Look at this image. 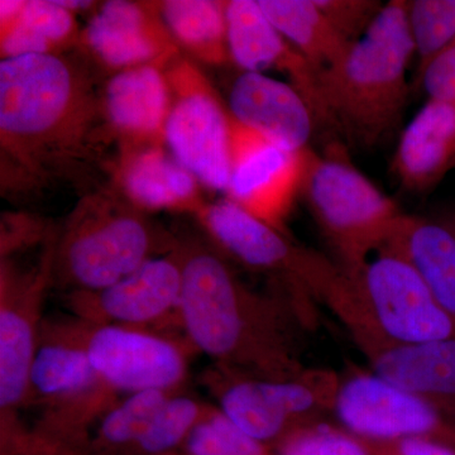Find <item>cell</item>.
<instances>
[{
	"mask_svg": "<svg viewBox=\"0 0 455 455\" xmlns=\"http://www.w3.org/2000/svg\"><path fill=\"white\" fill-rule=\"evenodd\" d=\"M103 85L86 57L2 60L3 199L33 202L62 187L82 196L112 181L119 143L104 113Z\"/></svg>",
	"mask_w": 455,
	"mask_h": 455,
	"instance_id": "cell-1",
	"label": "cell"
},
{
	"mask_svg": "<svg viewBox=\"0 0 455 455\" xmlns=\"http://www.w3.org/2000/svg\"><path fill=\"white\" fill-rule=\"evenodd\" d=\"M208 238V236H206ZM182 268L180 326L196 352L214 366L259 379H289L305 370L291 305L238 277L211 239L178 235Z\"/></svg>",
	"mask_w": 455,
	"mask_h": 455,
	"instance_id": "cell-2",
	"label": "cell"
},
{
	"mask_svg": "<svg viewBox=\"0 0 455 455\" xmlns=\"http://www.w3.org/2000/svg\"><path fill=\"white\" fill-rule=\"evenodd\" d=\"M414 56L407 0H390L363 37L317 74L323 125L364 149L379 148L400 136Z\"/></svg>",
	"mask_w": 455,
	"mask_h": 455,
	"instance_id": "cell-3",
	"label": "cell"
},
{
	"mask_svg": "<svg viewBox=\"0 0 455 455\" xmlns=\"http://www.w3.org/2000/svg\"><path fill=\"white\" fill-rule=\"evenodd\" d=\"M176 238L109 181L80 196L57 228L53 287L64 293L104 289L171 252Z\"/></svg>",
	"mask_w": 455,
	"mask_h": 455,
	"instance_id": "cell-4",
	"label": "cell"
},
{
	"mask_svg": "<svg viewBox=\"0 0 455 455\" xmlns=\"http://www.w3.org/2000/svg\"><path fill=\"white\" fill-rule=\"evenodd\" d=\"M323 304L363 353L455 338L453 317L440 307L414 266L390 247L355 274L340 269Z\"/></svg>",
	"mask_w": 455,
	"mask_h": 455,
	"instance_id": "cell-5",
	"label": "cell"
},
{
	"mask_svg": "<svg viewBox=\"0 0 455 455\" xmlns=\"http://www.w3.org/2000/svg\"><path fill=\"white\" fill-rule=\"evenodd\" d=\"M119 395L92 367L71 316L44 317L27 407L40 410V418L28 433L27 451L76 454Z\"/></svg>",
	"mask_w": 455,
	"mask_h": 455,
	"instance_id": "cell-6",
	"label": "cell"
},
{
	"mask_svg": "<svg viewBox=\"0 0 455 455\" xmlns=\"http://www.w3.org/2000/svg\"><path fill=\"white\" fill-rule=\"evenodd\" d=\"M347 275L388 247L405 212L355 166L340 143L311 154L302 196Z\"/></svg>",
	"mask_w": 455,
	"mask_h": 455,
	"instance_id": "cell-7",
	"label": "cell"
},
{
	"mask_svg": "<svg viewBox=\"0 0 455 455\" xmlns=\"http://www.w3.org/2000/svg\"><path fill=\"white\" fill-rule=\"evenodd\" d=\"M206 236L239 265L265 275L305 324L311 302L323 304L340 268L333 259L301 247L229 199L208 203L196 215Z\"/></svg>",
	"mask_w": 455,
	"mask_h": 455,
	"instance_id": "cell-8",
	"label": "cell"
},
{
	"mask_svg": "<svg viewBox=\"0 0 455 455\" xmlns=\"http://www.w3.org/2000/svg\"><path fill=\"white\" fill-rule=\"evenodd\" d=\"M56 232L37 263L0 259V430L5 454L25 451L22 421L28 407L29 379L44 325V305L53 287Z\"/></svg>",
	"mask_w": 455,
	"mask_h": 455,
	"instance_id": "cell-9",
	"label": "cell"
},
{
	"mask_svg": "<svg viewBox=\"0 0 455 455\" xmlns=\"http://www.w3.org/2000/svg\"><path fill=\"white\" fill-rule=\"evenodd\" d=\"M200 382L239 429L275 449L295 431L333 414L340 376L305 368L289 379H259L212 364Z\"/></svg>",
	"mask_w": 455,
	"mask_h": 455,
	"instance_id": "cell-10",
	"label": "cell"
},
{
	"mask_svg": "<svg viewBox=\"0 0 455 455\" xmlns=\"http://www.w3.org/2000/svg\"><path fill=\"white\" fill-rule=\"evenodd\" d=\"M171 110L164 145L209 190L227 194L230 181V114L208 77L190 60L166 68Z\"/></svg>",
	"mask_w": 455,
	"mask_h": 455,
	"instance_id": "cell-11",
	"label": "cell"
},
{
	"mask_svg": "<svg viewBox=\"0 0 455 455\" xmlns=\"http://www.w3.org/2000/svg\"><path fill=\"white\" fill-rule=\"evenodd\" d=\"M71 319L92 367L119 394L185 390L196 352L187 338Z\"/></svg>",
	"mask_w": 455,
	"mask_h": 455,
	"instance_id": "cell-12",
	"label": "cell"
},
{
	"mask_svg": "<svg viewBox=\"0 0 455 455\" xmlns=\"http://www.w3.org/2000/svg\"><path fill=\"white\" fill-rule=\"evenodd\" d=\"M338 424L372 443L429 439L455 449V414L376 373L340 376L333 409Z\"/></svg>",
	"mask_w": 455,
	"mask_h": 455,
	"instance_id": "cell-13",
	"label": "cell"
},
{
	"mask_svg": "<svg viewBox=\"0 0 455 455\" xmlns=\"http://www.w3.org/2000/svg\"><path fill=\"white\" fill-rule=\"evenodd\" d=\"M311 154L313 148L291 149L278 145L230 116V181L227 199L289 235L287 220L302 196Z\"/></svg>",
	"mask_w": 455,
	"mask_h": 455,
	"instance_id": "cell-14",
	"label": "cell"
},
{
	"mask_svg": "<svg viewBox=\"0 0 455 455\" xmlns=\"http://www.w3.org/2000/svg\"><path fill=\"white\" fill-rule=\"evenodd\" d=\"M181 290V260L173 247L171 252L147 260L118 283L94 291L65 292L62 300L71 316L90 324L175 335L172 329L182 333Z\"/></svg>",
	"mask_w": 455,
	"mask_h": 455,
	"instance_id": "cell-15",
	"label": "cell"
},
{
	"mask_svg": "<svg viewBox=\"0 0 455 455\" xmlns=\"http://www.w3.org/2000/svg\"><path fill=\"white\" fill-rule=\"evenodd\" d=\"M79 41L86 56L113 74L147 65L167 68L180 56L157 2L103 3Z\"/></svg>",
	"mask_w": 455,
	"mask_h": 455,
	"instance_id": "cell-16",
	"label": "cell"
},
{
	"mask_svg": "<svg viewBox=\"0 0 455 455\" xmlns=\"http://www.w3.org/2000/svg\"><path fill=\"white\" fill-rule=\"evenodd\" d=\"M228 46L230 60L245 73L276 70L289 77V84L305 98L323 124L317 92V71L269 22L259 0L227 3Z\"/></svg>",
	"mask_w": 455,
	"mask_h": 455,
	"instance_id": "cell-17",
	"label": "cell"
},
{
	"mask_svg": "<svg viewBox=\"0 0 455 455\" xmlns=\"http://www.w3.org/2000/svg\"><path fill=\"white\" fill-rule=\"evenodd\" d=\"M228 110L236 122L291 149H309L319 127L309 103L291 84L265 74L242 71L230 85Z\"/></svg>",
	"mask_w": 455,
	"mask_h": 455,
	"instance_id": "cell-18",
	"label": "cell"
},
{
	"mask_svg": "<svg viewBox=\"0 0 455 455\" xmlns=\"http://www.w3.org/2000/svg\"><path fill=\"white\" fill-rule=\"evenodd\" d=\"M163 66L147 65L113 74L103 85L104 113L119 154L164 145L171 92Z\"/></svg>",
	"mask_w": 455,
	"mask_h": 455,
	"instance_id": "cell-19",
	"label": "cell"
},
{
	"mask_svg": "<svg viewBox=\"0 0 455 455\" xmlns=\"http://www.w3.org/2000/svg\"><path fill=\"white\" fill-rule=\"evenodd\" d=\"M112 181L133 205L146 212H190L196 217L208 204L196 176L166 146L121 152Z\"/></svg>",
	"mask_w": 455,
	"mask_h": 455,
	"instance_id": "cell-20",
	"label": "cell"
},
{
	"mask_svg": "<svg viewBox=\"0 0 455 455\" xmlns=\"http://www.w3.org/2000/svg\"><path fill=\"white\" fill-rule=\"evenodd\" d=\"M455 169V103L430 100L401 131L391 171L409 193L438 187Z\"/></svg>",
	"mask_w": 455,
	"mask_h": 455,
	"instance_id": "cell-21",
	"label": "cell"
},
{
	"mask_svg": "<svg viewBox=\"0 0 455 455\" xmlns=\"http://www.w3.org/2000/svg\"><path fill=\"white\" fill-rule=\"evenodd\" d=\"M372 372L455 414V338L364 353Z\"/></svg>",
	"mask_w": 455,
	"mask_h": 455,
	"instance_id": "cell-22",
	"label": "cell"
},
{
	"mask_svg": "<svg viewBox=\"0 0 455 455\" xmlns=\"http://www.w3.org/2000/svg\"><path fill=\"white\" fill-rule=\"evenodd\" d=\"M388 247L414 266L455 320V212L403 215Z\"/></svg>",
	"mask_w": 455,
	"mask_h": 455,
	"instance_id": "cell-23",
	"label": "cell"
},
{
	"mask_svg": "<svg viewBox=\"0 0 455 455\" xmlns=\"http://www.w3.org/2000/svg\"><path fill=\"white\" fill-rule=\"evenodd\" d=\"M260 9L284 40L320 73L350 46L314 0H259Z\"/></svg>",
	"mask_w": 455,
	"mask_h": 455,
	"instance_id": "cell-24",
	"label": "cell"
},
{
	"mask_svg": "<svg viewBox=\"0 0 455 455\" xmlns=\"http://www.w3.org/2000/svg\"><path fill=\"white\" fill-rule=\"evenodd\" d=\"M227 3L217 0L158 2L161 16L179 47L200 62L223 66L230 60Z\"/></svg>",
	"mask_w": 455,
	"mask_h": 455,
	"instance_id": "cell-25",
	"label": "cell"
},
{
	"mask_svg": "<svg viewBox=\"0 0 455 455\" xmlns=\"http://www.w3.org/2000/svg\"><path fill=\"white\" fill-rule=\"evenodd\" d=\"M79 38L75 13L57 0H27L13 28L0 37L2 60L64 53Z\"/></svg>",
	"mask_w": 455,
	"mask_h": 455,
	"instance_id": "cell-26",
	"label": "cell"
},
{
	"mask_svg": "<svg viewBox=\"0 0 455 455\" xmlns=\"http://www.w3.org/2000/svg\"><path fill=\"white\" fill-rule=\"evenodd\" d=\"M176 392L149 390L122 398L98 421L76 455H127Z\"/></svg>",
	"mask_w": 455,
	"mask_h": 455,
	"instance_id": "cell-27",
	"label": "cell"
},
{
	"mask_svg": "<svg viewBox=\"0 0 455 455\" xmlns=\"http://www.w3.org/2000/svg\"><path fill=\"white\" fill-rule=\"evenodd\" d=\"M212 403L187 390L176 392L161 407L148 429L127 455H173L185 443Z\"/></svg>",
	"mask_w": 455,
	"mask_h": 455,
	"instance_id": "cell-28",
	"label": "cell"
},
{
	"mask_svg": "<svg viewBox=\"0 0 455 455\" xmlns=\"http://www.w3.org/2000/svg\"><path fill=\"white\" fill-rule=\"evenodd\" d=\"M407 25L418 59L416 76L455 41V0H407Z\"/></svg>",
	"mask_w": 455,
	"mask_h": 455,
	"instance_id": "cell-29",
	"label": "cell"
},
{
	"mask_svg": "<svg viewBox=\"0 0 455 455\" xmlns=\"http://www.w3.org/2000/svg\"><path fill=\"white\" fill-rule=\"evenodd\" d=\"M182 451L185 455H277L274 448L239 429L212 403Z\"/></svg>",
	"mask_w": 455,
	"mask_h": 455,
	"instance_id": "cell-30",
	"label": "cell"
},
{
	"mask_svg": "<svg viewBox=\"0 0 455 455\" xmlns=\"http://www.w3.org/2000/svg\"><path fill=\"white\" fill-rule=\"evenodd\" d=\"M277 455H379L367 440L325 420L302 427L275 447Z\"/></svg>",
	"mask_w": 455,
	"mask_h": 455,
	"instance_id": "cell-31",
	"label": "cell"
},
{
	"mask_svg": "<svg viewBox=\"0 0 455 455\" xmlns=\"http://www.w3.org/2000/svg\"><path fill=\"white\" fill-rule=\"evenodd\" d=\"M331 26L353 44L363 37L385 3L379 0H314Z\"/></svg>",
	"mask_w": 455,
	"mask_h": 455,
	"instance_id": "cell-32",
	"label": "cell"
},
{
	"mask_svg": "<svg viewBox=\"0 0 455 455\" xmlns=\"http://www.w3.org/2000/svg\"><path fill=\"white\" fill-rule=\"evenodd\" d=\"M56 228L46 221L27 214H3L0 259L28 250L35 244H44L55 233Z\"/></svg>",
	"mask_w": 455,
	"mask_h": 455,
	"instance_id": "cell-33",
	"label": "cell"
},
{
	"mask_svg": "<svg viewBox=\"0 0 455 455\" xmlns=\"http://www.w3.org/2000/svg\"><path fill=\"white\" fill-rule=\"evenodd\" d=\"M430 100L455 103V44L440 52L416 76Z\"/></svg>",
	"mask_w": 455,
	"mask_h": 455,
	"instance_id": "cell-34",
	"label": "cell"
},
{
	"mask_svg": "<svg viewBox=\"0 0 455 455\" xmlns=\"http://www.w3.org/2000/svg\"><path fill=\"white\" fill-rule=\"evenodd\" d=\"M379 455H455V449L429 439H403L372 443Z\"/></svg>",
	"mask_w": 455,
	"mask_h": 455,
	"instance_id": "cell-35",
	"label": "cell"
},
{
	"mask_svg": "<svg viewBox=\"0 0 455 455\" xmlns=\"http://www.w3.org/2000/svg\"><path fill=\"white\" fill-rule=\"evenodd\" d=\"M27 0H2L0 2V37L7 35L20 20Z\"/></svg>",
	"mask_w": 455,
	"mask_h": 455,
	"instance_id": "cell-36",
	"label": "cell"
},
{
	"mask_svg": "<svg viewBox=\"0 0 455 455\" xmlns=\"http://www.w3.org/2000/svg\"><path fill=\"white\" fill-rule=\"evenodd\" d=\"M59 4H61L62 7L68 9V11L79 12V11H86V9L94 8L95 2H89V0H57Z\"/></svg>",
	"mask_w": 455,
	"mask_h": 455,
	"instance_id": "cell-37",
	"label": "cell"
},
{
	"mask_svg": "<svg viewBox=\"0 0 455 455\" xmlns=\"http://www.w3.org/2000/svg\"><path fill=\"white\" fill-rule=\"evenodd\" d=\"M455 44V41H454V44ZM453 44H451V46H453ZM449 47H451V46H449Z\"/></svg>",
	"mask_w": 455,
	"mask_h": 455,
	"instance_id": "cell-38",
	"label": "cell"
}]
</instances>
